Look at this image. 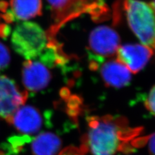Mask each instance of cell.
Masks as SVG:
<instances>
[{
	"label": "cell",
	"instance_id": "cell-6",
	"mask_svg": "<svg viewBox=\"0 0 155 155\" xmlns=\"http://www.w3.org/2000/svg\"><path fill=\"white\" fill-rule=\"evenodd\" d=\"M153 53L151 48L143 44H125L119 47L116 59L124 64L132 73H137L147 65Z\"/></svg>",
	"mask_w": 155,
	"mask_h": 155
},
{
	"label": "cell",
	"instance_id": "cell-10",
	"mask_svg": "<svg viewBox=\"0 0 155 155\" xmlns=\"http://www.w3.org/2000/svg\"><path fill=\"white\" fill-rule=\"evenodd\" d=\"M8 16L16 20L27 21L41 15V0H10Z\"/></svg>",
	"mask_w": 155,
	"mask_h": 155
},
{
	"label": "cell",
	"instance_id": "cell-4",
	"mask_svg": "<svg viewBox=\"0 0 155 155\" xmlns=\"http://www.w3.org/2000/svg\"><path fill=\"white\" fill-rule=\"evenodd\" d=\"M120 43L118 34L113 28L108 26H100L93 29L89 38V46L93 56L97 57L93 62V69L99 65L105 58L116 55Z\"/></svg>",
	"mask_w": 155,
	"mask_h": 155
},
{
	"label": "cell",
	"instance_id": "cell-5",
	"mask_svg": "<svg viewBox=\"0 0 155 155\" xmlns=\"http://www.w3.org/2000/svg\"><path fill=\"white\" fill-rule=\"evenodd\" d=\"M27 96V92L21 91L12 80L0 76V118L8 122L19 107L25 103Z\"/></svg>",
	"mask_w": 155,
	"mask_h": 155
},
{
	"label": "cell",
	"instance_id": "cell-14",
	"mask_svg": "<svg viewBox=\"0 0 155 155\" xmlns=\"http://www.w3.org/2000/svg\"><path fill=\"white\" fill-rule=\"evenodd\" d=\"M145 106L149 112L155 116V85L150 90L145 101Z\"/></svg>",
	"mask_w": 155,
	"mask_h": 155
},
{
	"label": "cell",
	"instance_id": "cell-9",
	"mask_svg": "<svg viewBox=\"0 0 155 155\" xmlns=\"http://www.w3.org/2000/svg\"><path fill=\"white\" fill-rule=\"evenodd\" d=\"M98 67L100 75L107 86L122 88L129 84L131 80V72L118 60L101 63Z\"/></svg>",
	"mask_w": 155,
	"mask_h": 155
},
{
	"label": "cell",
	"instance_id": "cell-7",
	"mask_svg": "<svg viewBox=\"0 0 155 155\" xmlns=\"http://www.w3.org/2000/svg\"><path fill=\"white\" fill-rule=\"evenodd\" d=\"M21 72L23 84L28 91H40L50 83L51 72L40 61L26 60L23 65Z\"/></svg>",
	"mask_w": 155,
	"mask_h": 155
},
{
	"label": "cell",
	"instance_id": "cell-13",
	"mask_svg": "<svg viewBox=\"0 0 155 155\" xmlns=\"http://www.w3.org/2000/svg\"><path fill=\"white\" fill-rule=\"evenodd\" d=\"M11 60L9 51L5 45L0 42V70L8 66Z\"/></svg>",
	"mask_w": 155,
	"mask_h": 155
},
{
	"label": "cell",
	"instance_id": "cell-1",
	"mask_svg": "<svg viewBox=\"0 0 155 155\" xmlns=\"http://www.w3.org/2000/svg\"><path fill=\"white\" fill-rule=\"evenodd\" d=\"M87 133L83 136L80 148L93 155H115L129 151L132 140L139 134L140 128H132L124 117L111 115L90 116Z\"/></svg>",
	"mask_w": 155,
	"mask_h": 155
},
{
	"label": "cell",
	"instance_id": "cell-3",
	"mask_svg": "<svg viewBox=\"0 0 155 155\" xmlns=\"http://www.w3.org/2000/svg\"><path fill=\"white\" fill-rule=\"evenodd\" d=\"M14 50L26 60L39 58L48 44V36L38 24L23 21L14 28L11 35Z\"/></svg>",
	"mask_w": 155,
	"mask_h": 155
},
{
	"label": "cell",
	"instance_id": "cell-15",
	"mask_svg": "<svg viewBox=\"0 0 155 155\" xmlns=\"http://www.w3.org/2000/svg\"><path fill=\"white\" fill-rule=\"evenodd\" d=\"M150 155H155V133L145 138Z\"/></svg>",
	"mask_w": 155,
	"mask_h": 155
},
{
	"label": "cell",
	"instance_id": "cell-17",
	"mask_svg": "<svg viewBox=\"0 0 155 155\" xmlns=\"http://www.w3.org/2000/svg\"><path fill=\"white\" fill-rule=\"evenodd\" d=\"M76 155H86V153L83 151V150H82V149L80 147L79 151H78V153H77Z\"/></svg>",
	"mask_w": 155,
	"mask_h": 155
},
{
	"label": "cell",
	"instance_id": "cell-11",
	"mask_svg": "<svg viewBox=\"0 0 155 155\" xmlns=\"http://www.w3.org/2000/svg\"><path fill=\"white\" fill-rule=\"evenodd\" d=\"M60 138L54 133L45 132L38 135L31 144L34 155H56L61 147Z\"/></svg>",
	"mask_w": 155,
	"mask_h": 155
},
{
	"label": "cell",
	"instance_id": "cell-2",
	"mask_svg": "<svg viewBox=\"0 0 155 155\" xmlns=\"http://www.w3.org/2000/svg\"><path fill=\"white\" fill-rule=\"evenodd\" d=\"M129 26L142 44L155 49V12L151 5L140 0H124Z\"/></svg>",
	"mask_w": 155,
	"mask_h": 155
},
{
	"label": "cell",
	"instance_id": "cell-12",
	"mask_svg": "<svg viewBox=\"0 0 155 155\" xmlns=\"http://www.w3.org/2000/svg\"><path fill=\"white\" fill-rule=\"evenodd\" d=\"M57 19L69 17L71 14L75 15L76 10L80 8L82 0H47Z\"/></svg>",
	"mask_w": 155,
	"mask_h": 155
},
{
	"label": "cell",
	"instance_id": "cell-8",
	"mask_svg": "<svg viewBox=\"0 0 155 155\" xmlns=\"http://www.w3.org/2000/svg\"><path fill=\"white\" fill-rule=\"evenodd\" d=\"M23 134H34L42 127L43 118L38 109L31 105H21L7 122Z\"/></svg>",
	"mask_w": 155,
	"mask_h": 155
},
{
	"label": "cell",
	"instance_id": "cell-16",
	"mask_svg": "<svg viewBox=\"0 0 155 155\" xmlns=\"http://www.w3.org/2000/svg\"><path fill=\"white\" fill-rule=\"evenodd\" d=\"M80 148L74 146H69L61 151L58 155H76Z\"/></svg>",
	"mask_w": 155,
	"mask_h": 155
},
{
	"label": "cell",
	"instance_id": "cell-18",
	"mask_svg": "<svg viewBox=\"0 0 155 155\" xmlns=\"http://www.w3.org/2000/svg\"><path fill=\"white\" fill-rule=\"evenodd\" d=\"M151 5L152 6L153 8L154 9V12H155V0H154V1H153V2H151Z\"/></svg>",
	"mask_w": 155,
	"mask_h": 155
}]
</instances>
